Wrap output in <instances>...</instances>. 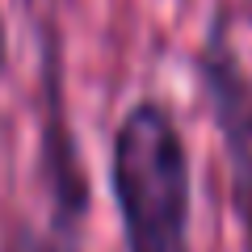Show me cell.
<instances>
[{
    "mask_svg": "<svg viewBox=\"0 0 252 252\" xmlns=\"http://www.w3.org/2000/svg\"><path fill=\"white\" fill-rule=\"evenodd\" d=\"M109 185L126 252H193V168L177 114L143 97L122 114L109 147Z\"/></svg>",
    "mask_w": 252,
    "mask_h": 252,
    "instance_id": "obj_1",
    "label": "cell"
},
{
    "mask_svg": "<svg viewBox=\"0 0 252 252\" xmlns=\"http://www.w3.org/2000/svg\"><path fill=\"white\" fill-rule=\"evenodd\" d=\"M198 72H202V97L210 101V114L227 143L231 193L244 223V252H252V84L223 42L202 46Z\"/></svg>",
    "mask_w": 252,
    "mask_h": 252,
    "instance_id": "obj_2",
    "label": "cell"
},
{
    "mask_svg": "<svg viewBox=\"0 0 252 252\" xmlns=\"http://www.w3.org/2000/svg\"><path fill=\"white\" fill-rule=\"evenodd\" d=\"M0 252H59V248H55V240H46L38 227L13 223L9 235H4V244H0Z\"/></svg>",
    "mask_w": 252,
    "mask_h": 252,
    "instance_id": "obj_3",
    "label": "cell"
},
{
    "mask_svg": "<svg viewBox=\"0 0 252 252\" xmlns=\"http://www.w3.org/2000/svg\"><path fill=\"white\" fill-rule=\"evenodd\" d=\"M4 46H9V38H4V13H0V67H4Z\"/></svg>",
    "mask_w": 252,
    "mask_h": 252,
    "instance_id": "obj_4",
    "label": "cell"
}]
</instances>
